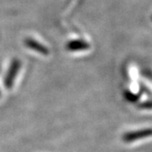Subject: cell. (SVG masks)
Here are the masks:
<instances>
[{"label": "cell", "mask_w": 152, "mask_h": 152, "mask_svg": "<svg viewBox=\"0 0 152 152\" xmlns=\"http://www.w3.org/2000/svg\"><path fill=\"white\" fill-rule=\"evenodd\" d=\"M151 135V129L149 128V129H143L140 130L126 133L123 135L122 139H123V141L125 143H134L142 139L148 138Z\"/></svg>", "instance_id": "obj_2"}, {"label": "cell", "mask_w": 152, "mask_h": 152, "mask_svg": "<svg viewBox=\"0 0 152 152\" xmlns=\"http://www.w3.org/2000/svg\"><path fill=\"white\" fill-rule=\"evenodd\" d=\"M0 96H1V91H0Z\"/></svg>", "instance_id": "obj_5"}, {"label": "cell", "mask_w": 152, "mask_h": 152, "mask_svg": "<svg viewBox=\"0 0 152 152\" xmlns=\"http://www.w3.org/2000/svg\"><path fill=\"white\" fill-rule=\"evenodd\" d=\"M89 48V46L86 43H84L80 41H76L74 42H70L68 45V48L72 51H76V50H83Z\"/></svg>", "instance_id": "obj_4"}, {"label": "cell", "mask_w": 152, "mask_h": 152, "mask_svg": "<svg viewBox=\"0 0 152 152\" xmlns=\"http://www.w3.org/2000/svg\"><path fill=\"white\" fill-rule=\"evenodd\" d=\"M26 45L27 46L28 48L35 50L36 52H38V53H42V54H48V48L43 47L42 45H41L39 42H35L34 40H31V39L26 40Z\"/></svg>", "instance_id": "obj_3"}, {"label": "cell", "mask_w": 152, "mask_h": 152, "mask_svg": "<svg viewBox=\"0 0 152 152\" xmlns=\"http://www.w3.org/2000/svg\"><path fill=\"white\" fill-rule=\"evenodd\" d=\"M21 67V63L19 59H14L11 63L10 69L7 72L5 80H4V85L7 89H11L14 86V82L15 80L16 75H18L19 71Z\"/></svg>", "instance_id": "obj_1"}]
</instances>
